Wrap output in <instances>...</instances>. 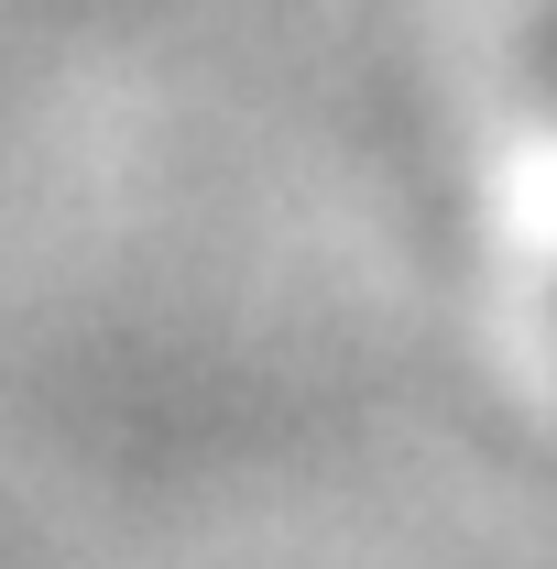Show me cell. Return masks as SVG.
I'll return each mask as SVG.
<instances>
[{"mask_svg": "<svg viewBox=\"0 0 557 569\" xmlns=\"http://www.w3.org/2000/svg\"><path fill=\"white\" fill-rule=\"evenodd\" d=\"M547 88H557V33H547Z\"/></svg>", "mask_w": 557, "mask_h": 569, "instance_id": "cell-1", "label": "cell"}]
</instances>
